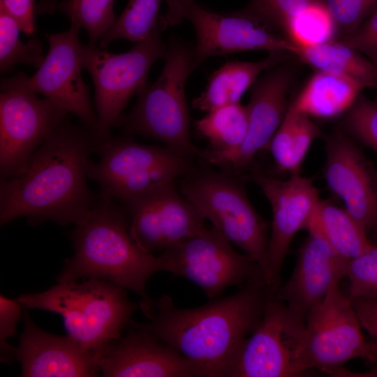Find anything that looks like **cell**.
<instances>
[{"mask_svg": "<svg viewBox=\"0 0 377 377\" xmlns=\"http://www.w3.org/2000/svg\"><path fill=\"white\" fill-rule=\"evenodd\" d=\"M377 66V8L353 32L339 39Z\"/></svg>", "mask_w": 377, "mask_h": 377, "instance_id": "cell-37", "label": "cell"}, {"mask_svg": "<svg viewBox=\"0 0 377 377\" xmlns=\"http://www.w3.org/2000/svg\"><path fill=\"white\" fill-rule=\"evenodd\" d=\"M252 178L272 211L265 277L274 293L281 285V270L290 244L300 230L307 229L320 199L313 180L300 172L281 180L254 168Z\"/></svg>", "mask_w": 377, "mask_h": 377, "instance_id": "cell-15", "label": "cell"}, {"mask_svg": "<svg viewBox=\"0 0 377 377\" xmlns=\"http://www.w3.org/2000/svg\"><path fill=\"white\" fill-rule=\"evenodd\" d=\"M307 230L292 276L272 295L304 317L325 299L334 283L346 277L348 262L332 249L318 229L309 226Z\"/></svg>", "mask_w": 377, "mask_h": 377, "instance_id": "cell-20", "label": "cell"}, {"mask_svg": "<svg viewBox=\"0 0 377 377\" xmlns=\"http://www.w3.org/2000/svg\"><path fill=\"white\" fill-rule=\"evenodd\" d=\"M193 47L178 38L167 45L163 71L155 82L139 94L131 111L117 124L133 133L152 138L190 158L200 149L192 142L185 84L191 69Z\"/></svg>", "mask_w": 377, "mask_h": 377, "instance_id": "cell-5", "label": "cell"}, {"mask_svg": "<svg viewBox=\"0 0 377 377\" xmlns=\"http://www.w3.org/2000/svg\"><path fill=\"white\" fill-rule=\"evenodd\" d=\"M310 117L293 102L289 105L267 147L281 170L299 173L311 145L320 136V131Z\"/></svg>", "mask_w": 377, "mask_h": 377, "instance_id": "cell-24", "label": "cell"}, {"mask_svg": "<svg viewBox=\"0 0 377 377\" xmlns=\"http://www.w3.org/2000/svg\"><path fill=\"white\" fill-rule=\"evenodd\" d=\"M335 23L338 39L355 31L377 8V0H323Z\"/></svg>", "mask_w": 377, "mask_h": 377, "instance_id": "cell-34", "label": "cell"}, {"mask_svg": "<svg viewBox=\"0 0 377 377\" xmlns=\"http://www.w3.org/2000/svg\"><path fill=\"white\" fill-rule=\"evenodd\" d=\"M91 161L89 178L96 182L101 196L124 205L160 188L175 184L191 171L189 158L167 147L146 145L126 138H110Z\"/></svg>", "mask_w": 377, "mask_h": 377, "instance_id": "cell-7", "label": "cell"}, {"mask_svg": "<svg viewBox=\"0 0 377 377\" xmlns=\"http://www.w3.org/2000/svg\"><path fill=\"white\" fill-rule=\"evenodd\" d=\"M353 376H377V369H374L372 371H370L367 373H362V374H354Z\"/></svg>", "mask_w": 377, "mask_h": 377, "instance_id": "cell-42", "label": "cell"}, {"mask_svg": "<svg viewBox=\"0 0 377 377\" xmlns=\"http://www.w3.org/2000/svg\"><path fill=\"white\" fill-rule=\"evenodd\" d=\"M87 279L58 283L17 300L24 308L59 314L67 334L99 360L121 337L138 305L128 299L124 287L103 279Z\"/></svg>", "mask_w": 377, "mask_h": 377, "instance_id": "cell-4", "label": "cell"}, {"mask_svg": "<svg viewBox=\"0 0 377 377\" xmlns=\"http://www.w3.org/2000/svg\"><path fill=\"white\" fill-rule=\"evenodd\" d=\"M159 256L166 272L193 281L209 300L220 297L229 287L239 288L251 279L265 277L256 261L236 251L227 237L213 226H206Z\"/></svg>", "mask_w": 377, "mask_h": 377, "instance_id": "cell-11", "label": "cell"}, {"mask_svg": "<svg viewBox=\"0 0 377 377\" xmlns=\"http://www.w3.org/2000/svg\"><path fill=\"white\" fill-rule=\"evenodd\" d=\"M57 0H43L36 6L35 10L38 14H52L57 8Z\"/></svg>", "mask_w": 377, "mask_h": 377, "instance_id": "cell-40", "label": "cell"}, {"mask_svg": "<svg viewBox=\"0 0 377 377\" xmlns=\"http://www.w3.org/2000/svg\"><path fill=\"white\" fill-rule=\"evenodd\" d=\"M289 52H270L258 61H231L225 63L209 77L205 89L192 101V107L209 112L226 105L239 103L247 90L264 71L269 70L288 58Z\"/></svg>", "mask_w": 377, "mask_h": 377, "instance_id": "cell-22", "label": "cell"}, {"mask_svg": "<svg viewBox=\"0 0 377 377\" xmlns=\"http://www.w3.org/2000/svg\"><path fill=\"white\" fill-rule=\"evenodd\" d=\"M318 229L332 249L349 261L373 244L362 225L345 209L320 200L308 226Z\"/></svg>", "mask_w": 377, "mask_h": 377, "instance_id": "cell-26", "label": "cell"}, {"mask_svg": "<svg viewBox=\"0 0 377 377\" xmlns=\"http://www.w3.org/2000/svg\"><path fill=\"white\" fill-rule=\"evenodd\" d=\"M80 28L71 25L66 31L47 35L49 51L41 66L31 77L19 73L13 80L18 84L42 94L67 113L76 115L93 133L97 115L82 77V48Z\"/></svg>", "mask_w": 377, "mask_h": 377, "instance_id": "cell-14", "label": "cell"}, {"mask_svg": "<svg viewBox=\"0 0 377 377\" xmlns=\"http://www.w3.org/2000/svg\"><path fill=\"white\" fill-rule=\"evenodd\" d=\"M371 236L369 237L370 241L374 244H377V219L376 221V223L374 224V226L373 229L371 230Z\"/></svg>", "mask_w": 377, "mask_h": 377, "instance_id": "cell-41", "label": "cell"}, {"mask_svg": "<svg viewBox=\"0 0 377 377\" xmlns=\"http://www.w3.org/2000/svg\"><path fill=\"white\" fill-rule=\"evenodd\" d=\"M346 277L350 300L377 299V244L348 262Z\"/></svg>", "mask_w": 377, "mask_h": 377, "instance_id": "cell-32", "label": "cell"}, {"mask_svg": "<svg viewBox=\"0 0 377 377\" xmlns=\"http://www.w3.org/2000/svg\"><path fill=\"white\" fill-rule=\"evenodd\" d=\"M161 0H129L121 15L100 40L99 46L106 47L112 41L126 39L137 43L149 36L159 23Z\"/></svg>", "mask_w": 377, "mask_h": 377, "instance_id": "cell-28", "label": "cell"}, {"mask_svg": "<svg viewBox=\"0 0 377 377\" xmlns=\"http://www.w3.org/2000/svg\"><path fill=\"white\" fill-rule=\"evenodd\" d=\"M23 306L16 299L0 296V359L1 362L10 364L15 357L16 348L8 343L13 337L20 319Z\"/></svg>", "mask_w": 377, "mask_h": 377, "instance_id": "cell-36", "label": "cell"}, {"mask_svg": "<svg viewBox=\"0 0 377 377\" xmlns=\"http://www.w3.org/2000/svg\"><path fill=\"white\" fill-rule=\"evenodd\" d=\"M297 57L317 71L350 77L364 87L377 86V66L360 52L339 40L299 47Z\"/></svg>", "mask_w": 377, "mask_h": 377, "instance_id": "cell-25", "label": "cell"}, {"mask_svg": "<svg viewBox=\"0 0 377 377\" xmlns=\"http://www.w3.org/2000/svg\"><path fill=\"white\" fill-rule=\"evenodd\" d=\"M294 73L286 66H276L256 80L251 89L246 106L248 131L242 144L229 151H200L199 155L209 163L227 170H239L248 166L255 156L267 148L282 122L290 105L288 94Z\"/></svg>", "mask_w": 377, "mask_h": 377, "instance_id": "cell-16", "label": "cell"}, {"mask_svg": "<svg viewBox=\"0 0 377 377\" xmlns=\"http://www.w3.org/2000/svg\"><path fill=\"white\" fill-rule=\"evenodd\" d=\"M91 132L64 122L13 176L1 179L0 223L19 217L31 225L83 221L96 202L88 186Z\"/></svg>", "mask_w": 377, "mask_h": 377, "instance_id": "cell-1", "label": "cell"}, {"mask_svg": "<svg viewBox=\"0 0 377 377\" xmlns=\"http://www.w3.org/2000/svg\"><path fill=\"white\" fill-rule=\"evenodd\" d=\"M168 25L186 20L196 34L191 69L209 57L248 50L283 51L295 55L299 47L244 8L230 13L210 10L196 0H166Z\"/></svg>", "mask_w": 377, "mask_h": 377, "instance_id": "cell-9", "label": "cell"}, {"mask_svg": "<svg viewBox=\"0 0 377 377\" xmlns=\"http://www.w3.org/2000/svg\"><path fill=\"white\" fill-rule=\"evenodd\" d=\"M0 4L15 19L21 31L29 35L34 34V0H0Z\"/></svg>", "mask_w": 377, "mask_h": 377, "instance_id": "cell-38", "label": "cell"}, {"mask_svg": "<svg viewBox=\"0 0 377 377\" xmlns=\"http://www.w3.org/2000/svg\"><path fill=\"white\" fill-rule=\"evenodd\" d=\"M362 327L377 343V299L350 300Z\"/></svg>", "mask_w": 377, "mask_h": 377, "instance_id": "cell-39", "label": "cell"}, {"mask_svg": "<svg viewBox=\"0 0 377 377\" xmlns=\"http://www.w3.org/2000/svg\"><path fill=\"white\" fill-rule=\"evenodd\" d=\"M303 362L306 371L332 375L347 362L377 361V343L366 340L350 297L332 285L325 299L306 314Z\"/></svg>", "mask_w": 377, "mask_h": 377, "instance_id": "cell-12", "label": "cell"}, {"mask_svg": "<svg viewBox=\"0 0 377 377\" xmlns=\"http://www.w3.org/2000/svg\"><path fill=\"white\" fill-rule=\"evenodd\" d=\"M98 365L107 377H200L190 360L140 327H128L99 359Z\"/></svg>", "mask_w": 377, "mask_h": 377, "instance_id": "cell-19", "label": "cell"}, {"mask_svg": "<svg viewBox=\"0 0 377 377\" xmlns=\"http://www.w3.org/2000/svg\"><path fill=\"white\" fill-rule=\"evenodd\" d=\"M305 317L285 302L269 297L262 320L240 346L228 377L300 376Z\"/></svg>", "mask_w": 377, "mask_h": 377, "instance_id": "cell-10", "label": "cell"}, {"mask_svg": "<svg viewBox=\"0 0 377 377\" xmlns=\"http://www.w3.org/2000/svg\"><path fill=\"white\" fill-rule=\"evenodd\" d=\"M324 176L330 191L369 235L377 219V169L341 132L327 139Z\"/></svg>", "mask_w": 377, "mask_h": 377, "instance_id": "cell-18", "label": "cell"}, {"mask_svg": "<svg viewBox=\"0 0 377 377\" xmlns=\"http://www.w3.org/2000/svg\"><path fill=\"white\" fill-rule=\"evenodd\" d=\"M22 318L24 330L15 353L22 376L89 377L101 373L98 358L73 337L43 331L31 320L27 309Z\"/></svg>", "mask_w": 377, "mask_h": 377, "instance_id": "cell-21", "label": "cell"}, {"mask_svg": "<svg viewBox=\"0 0 377 377\" xmlns=\"http://www.w3.org/2000/svg\"><path fill=\"white\" fill-rule=\"evenodd\" d=\"M168 24L162 16L148 37L135 43L128 52L115 54L83 45V67L91 75L95 88L97 125L91 133L95 149L110 138L130 98L146 86L151 66L163 59L167 45L161 38Z\"/></svg>", "mask_w": 377, "mask_h": 377, "instance_id": "cell-6", "label": "cell"}, {"mask_svg": "<svg viewBox=\"0 0 377 377\" xmlns=\"http://www.w3.org/2000/svg\"><path fill=\"white\" fill-rule=\"evenodd\" d=\"M114 0H64L57 9L64 13L71 25L87 31L91 44H96L114 25L117 18Z\"/></svg>", "mask_w": 377, "mask_h": 377, "instance_id": "cell-31", "label": "cell"}, {"mask_svg": "<svg viewBox=\"0 0 377 377\" xmlns=\"http://www.w3.org/2000/svg\"><path fill=\"white\" fill-rule=\"evenodd\" d=\"M376 88H377V86H376Z\"/></svg>", "mask_w": 377, "mask_h": 377, "instance_id": "cell-43", "label": "cell"}, {"mask_svg": "<svg viewBox=\"0 0 377 377\" xmlns=\"http://www.w3.org/2000/svg\"><path fill=\"white\" fill-rule=\"evenodd\" d=\"M124 205L132 238L143 251L153 255L161 253L206 226V219L175 184Z\"/></svg>", "mask_w": 377, "mask_h": 377, "instance_id": "cell-17", "label": "cell"}, {"mask_svg": "<svg viewBox=\"0 0 377 377\" xmlns=\"http://www.w3.org/2000/svg\"><path fill=\"white\" fill-rule=\"evenodd\" d=\"M273 295L265 277L251 279L235 293L191 309L176 307L170 296L154 302L149 322L128 327L149 331L190 360L200 377H228L244 340L260 323Z\"/></svg>", "mask_w": 377, "mask_h": 377, "instance_id": "cell-2", "label": "cell"}, {"mask_svg": "<svg viewBox=\"0 0 377 377\" xmlns=\"http://www.w3.org/2000/svg\"><path fill=\"white\" fill-rule=\"evenodd\" d=\"M67 112L47 98L18 84L1 82L0 171L1 179L17 172L61 124Z\"/></svg>", "mask_w": 377, "mask_h": 377, "instance_id": "cell-13", "label": "cell"}, {"mask_svg": "<svg viewBox=\"0 0 377 377\" xmlns=\"http://www.w3.org/2000/svg\"><path fill=\"white\" fill-rule=\"evenodd\" d=\"M316 1L318 0H251L245 8L272 29L285 35L291 20Z\"/></svg>", "mask_w": 377, "mask_h": 377, "instance_id": "cell-33", "label": "cell"}, {"mask_svg": "<svg viewBox=\"0 0 377 377\" xmlns=\"http://www.w3.org/2000/svg\"><path fill=\"white\" fill-rule=\"evenodd\" d=\"M21 29L15 19L0 4V70L10 73L17 64L38 68L45 57L43 45L36 38L23 43L20 38Z\"/></svg>", "mask_w": 377, "mask_h": 377, "instance_id": "cell-29", "label": "cell"}, {"mask_svg": "<svg viewBox=\"0 0 377 377\" xmlns=\"http://www.w3.org/2000/svg\"><path fill=\"white\" fill-rule=\"evenodd\" d=\"M75 226L71 232L75 252L65 261L57 282L91 278L113 282L138 295L142 311L151 319L154 301L146 285L153 274L165 271V263L135 242L127 212L113 199L100 195L86 219Z\"/></svg>", "mask_w": 377, "mask_h": 377, "instance_id": "cell-3", "label": "cell"}, {"mask_svg": "<svg viewBox=\"0 0 377 377\" xmlns=\"http://www.w3.org/2000/svg\"><path fill=\"white\" fill-rule=\"evenodd\" d=\"M246 106L240 103L226 105L207 112L197 120V131L207 138L212 149L229 151L239 147L248 131Z\"/></svg>", "mask_w": 377, "mask_h": 377, "instance_id": "cell-27", "label": "cell"}, {"mask_svg": "<svg viewBox=\"0 0 377 377\" xmlns=\"http://www.w3.org/2000/svg\"><path fill=\"white\" fill-rule=\"evenodd\" d=\"M346 124L353 135L377 153V102L359 96L348 110Z\"/></svg>", "mask_w": 377, "mask_h": 377, "instance_id": "cell-35", "label": "cell"}, {"mask_svg": "<svg viewBox=\"0 0 377 377\" xmlns=\"http://www.w3.org/2000/svg\"><path fill=\"white\" fill-rule=\"evenodd\" d=\"M184 177L182 193L265 276L269 223L256 211L243 184L228 171H190Z\"/></svg>", "mask_w": 377, "mask_h": 377, "instance_id": "cell-8", "label": "cell"}, {"mask_svg": "<svg viewBox=\"0 0 377 377\" xmlns=\"http://www.w3.org/2000/svg\"><path fill=\"white\" fill-rule=\"evenodd\" d=\"M364 88L362 84L350 77L316 71L293 103L310 117L334 118L348 110Z\"/></svg>", "mask_w": 377, "mask_h": 377, "instance_id": "cell-23", "label": "cell"}, {"mask_svg": "<svg viewBox=\"0 0 377 377\" xmlns=\"http://www.w3.org/2000/svg\"><path fill=\"white\" fill-rule=\"evenodd\" d=\"M285 35L299 47L320 45L336 40L335 23L323 0L312 2L288 24Z\"/></svg>", "mask_w": 377, "mask_h": 377, "instance_id": "cell-30", "label": "cell"}]
</instances>
